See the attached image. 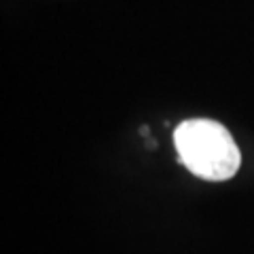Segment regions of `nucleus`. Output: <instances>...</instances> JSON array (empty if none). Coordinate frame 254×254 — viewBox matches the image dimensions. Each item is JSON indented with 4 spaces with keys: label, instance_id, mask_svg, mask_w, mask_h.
Masks as SVG:
<instances>
[{
    "label": "nucleus",
    "instance_id": "1",
    "mask_svg": "<svg viewBox=\"0 0 254 254\" xmlns=\"http://www.w3.org/2000/svg\"><path fill=\"white\" fill-rule=\"evenodd\" d=\"M180 161L203 180L220 182L233 178L242 163V155L225 125L212 119H187L174 131Z\"/></svg>",
    "mask_w": 254,
    "mask_h": 254
}]
</instances>
